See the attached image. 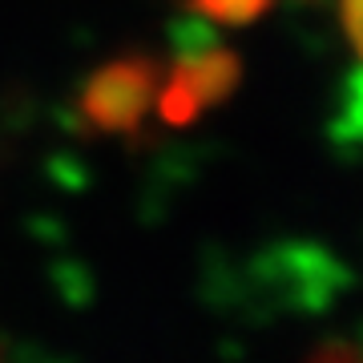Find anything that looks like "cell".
I'll list each match as a JSON object with an SVG mask.
<instances>
[{"mask_svg": "<svg viewBox=\"0 0 363 363\" xmlns=\"http://www.w3.org/2000/svg\"><path fill=\"white\" fill-rule=\"evenodd\" d=\"M157 85H162V65L150 52H121L113 61H105L81 81V125L93 133L130 138L142 130L145 113L154 109Z\"/></svg>", "mask_w": 363, "mask_h": 363, "instance_id": "obj_1", "label": "cell"}, {"mask_svg": "<svg viewBox=\"0 0 363 363\" xmlns=\"http://www.w3.org/2000/svg\"><path fill=\"white\" fill-rule=\"evenodd\" d=\"M238 85H242V57L214 40H194L178 52L169 73H162L154 105L169 130H186L206 109L234 97Z\"/></svg>", "mask_w": 363, "mask_h": 363, "instance_id": "obj_2", "label": "cell"}, {"mask_svg": "<svg viewBox=\"0 0 363 363\" xmlns=\"http://www.w3.org/2000/svg\"><path fill=\"white\" fill-rule=\"evenodd\" d=\"M274 0H190V9L198 16H206L210 25H222V28H242V25H255Z\"/></svg>", "mask_w": 363, "mask_h": 363, "instance_id": "obj_3", "label": "cell"}, {"mask_svg": "<svg viewBox=\"0 0 363 363\" xmlns=\"http://www.w3.org/2000/svg\"><path fill=\"white\" fill-rule=\"evenodd\" d=\"M307 363H363V343L355 339H327L307 355Z\"/></svg>", "mask_w": 363, "mask_h": 363, "instance_id": "obj_4", "label": "cell"}, {"mask_svg": "<svg viewBox=\"0 0 363 363\" xmlns=\"http://www.w3.org/2000/svg\"><path fill=\"white\" fill-rule=\"evenodd\" d=\"M339 25H343V37H347L351 52L359 57V65H363V0H339Z\"/></svg>", "mask_w": 363, "mask_h": 363, "instance_id": "obj_5", "label": "cell"}]
</instances>
